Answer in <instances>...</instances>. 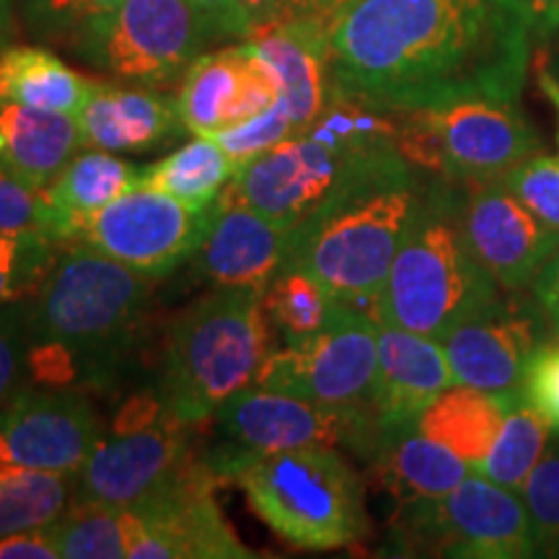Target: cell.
Returning a JSON list of instances; mask_svg holds the SVG:
<instances>
[{"mask_svg":"<svg viewBox=\"0 0 559 559\" xmlns=\"http://www.w3.org/2000/svg\"><path fill=\"white\" fill-rule=\"evenodd\" d=\"M213 417L218 430L228 438L226 449H215L205 456L210 472L218 479H223L234 461L243 456L311 445L334 449L345 443L362 459H370L379 445V428L370 415L332 409L300 396L260 389L254 383L230 394Z\"/></svg>","mask_w":559,"mask_h":559,"instance_id":"cell-12","label":"cell"},{"mask_svg":"<svg viewBox=\"0 0 559 559\" xmlns=\"http://www.w3.org/2000/svg\"><path fill=\"white\" fill-rule=\"evenodd\" d=\"M521 396L559 430V342L547 340L531 355L521 379Z\"/></svg>","mask_w":559,"mask_h":559,"instance_id":"cell-39","label":"cell"},{"mask_svg":"<svg viewBox=\"0 0 559 559\" xmlns=\"http://www.w3.org/2000/svg\"><path fill=\"white\" fill-rule=\"evenodd\" d=\"M453 383L451 362L438 340L379 321V373L373 389L379 443L391 432L417 425L423 409Z\"/></svg>","mask_w":559,"mask_h":559,"instance_id":"cell-21","label":"cell"},{"mask_svg":"<svg viewBox=\"0 0 559 559\" xmlns=\"http://www.w3.org/2000/svg\"><path fill=\"white\" fill-rule=\"evenodd\" d=\"M223 479L236 481L249 508L296 549H342L368 534L362 481L337 449L311 445L243 456Z\"/></svg>","mask_w":559,"mask_h":559,"instance_id":"cell-6","label":"cell"},{"mask_svg":"<svg viewBox=\"0 0 559 559\" xmlns=\"http://www.w3.org/2000/svg\"><path fill=\"white\" fill-rule=\"evenodd\" d=\"M519 495L528 510L539 557H559V438L549 440Z\"/></svg>","mask_w":559,"mask_h":559,"instance_id":"cell-35","label":"cell"},{"mask_svg":"<svg viewBox=\"0 0 559 559\" xmlns=\"http://www.w3.org/2000/svg\"><path fill=\"white\" fill-rule=\"evenodd\" d=\"M376 373L379 321L340 300L324 330L285 342L283 349H270L257 370L254 386L373 417Z\"/></svg>","mask_w":559,"mask_h":559,"instance_id":"cell-11","label":"cell"},{"mask_svg":"<svg viewBox=\"0 0 559 559\" xmlns=\"http://www.w3.org/2000/svg\"><path fill=\"white\" fill-rule=\"evenodd\" d=\"M293 135H296V130H293L290 109L283 96H277V102L272 104L267 111L236 124V128L223 130L213 138L218 140L221 148L234 158L236 169H241L243 164H249V160L262 156V153H267L270 148H275V145Z\"/></svg>","mask_w":559,"mask_h":559,"instance_id":"cell-37","label":"cell"},{"mask_svg":"<svg viewBox=\"0 0 559 559\" xmlns=\"http://www.w3.org/2000/svg\"><path fill=\"white\" fill-rule=\"evenodd\" d=\"M456 187L461 226L477 262L500 290L531 288L559 247V230L536 218L502 181Z\"/></svg>","mask_w":559,"mask_h":559,"instance_id":"cell-16","label":"cell"},{"mask_svg":"<svg viewBox=\"0 0 559 559\" xmlns=\"http://www.w3.org/2000/svg\"><path fill=\"white\" fill-rule=\"evenodd\" d=\"M234 174V158L221 148L218 140L194 138L156 164L143 166L138 185L166 192L190 205H213Z\"/></svg>","mask_w":559,"mask_h":559,"instance_id":"cell-29","label":"cell"},{"mask_svg":"<svg viewBox=\"0 0 559 559\" xmlns=\"http://www.w3.org/2000/svg\"><path fill=\"white\" fill-rule=\"evenodd\" d=\"M423 194L425 181L400 148L381 153L293 226L283 270L306 272L373 313Z\"/></svg>","mask_w":559,"mask_h":559,"instance_id":"cell-2","label":"cell"},{"mask_svg":"<svg viewBox=\"0 0 559 559\" xmlns=\"http://www.w3.org/2000/svg\"><path fill=\"white\" fill-rule=\"evenodd\" d=\"M29 353V309L21 304L0 309V409L19 394Z\"/></svg>","mask_w":559,"mask_h":559,"instance_id":"cell-38","label":"cell"},{"mask_svg":"<svg viewBox=\"0 0 559 559\" xmlns=\"http://www.w3.org/2000/svg\"><path fill=\"white\" fill-rule=\"evenodd\" d=\"M391 115L402 156L415 169L453 185L500 181L542 151L539 135L515 102L464 99Z\"/></svg>","mask_w":559,"mask_h":559,"instance_id":"cell-8","label":"cell"},{"mask_svg":"<svg viewBox=\"0 0 559 559\" xmlns=\"http://www.w3.org/2000/svg\"><path fill=\"white\" fill-rule=\"evenodd\" d=\"M277 96V79L243 41L221 52H202L181 75V128L194 138H213L267 111Z\"/></svg>","mask_w":559,"mask_h":559,"instance_id":"cell-19","label":"cell"},{"mask_svg":"<svg viewBox=\"0 0 559 559\" xmlns=\"http://www.w3.org/2000/svg\"><path fill=\"white\" fill-rule=\"evenodd\" d=\"M531 290H534V298L539 300L547 317L559 313V247L551 254V260L544 264L539 275H536L534 283H531Z\"/></svg>","mask_w":559,"mask_h":559,"instance_id":"cell-46","label":"cell"},{"mask_svg":"<svg viewBox=\"0 0 559 559\" xmlns=\"http://www.w3.org/2000/svg\"><path fill=\"white\" fill-rule=\"evenodd\" d=\"M241 41L277 79L296 135L309 130L332 99L330 21L288 16Z\"/></svg>","mask_w":559,"mask_h":559,"instance_id":"cell-20","label":"cell"},{"mask_svg":"<svg viewBox=\"0 0 559 559\" xmlns=\"http://www.w3.org/2000/svg\"><path fill=\"white\" fill-rule=\"evenodd\" d=\"M122 0H32V13L52 32H79L91 19L102 16Z\"/></svg>","mask_w":559,"mask_h":559,"instance_id":"cell-42","label":"cell"},{"mask_svg":"<svg viewBox=\"0 0 559 559\" xmlns=\"http://www.w3.org/2000/svg\"><path fill=\"white\" fill-rule=\"evenodd\" d=\"M169 415V409L164 407L158 394H138L122 404V409L117 412L115 425H111V432L115 436H124V432H135L148 428V425L158 423L160 417Z\"/></svg>","mask_w":559,"mask_h":559,"instance_id":"cell-45","label":"cell"},{"mask_svg":"<svg viewBox=\"0 0 559 559\" xmlns=\"http://www.w3.org/2000/svg\"><path fill=\"white\" fill-rule=\"evenodd\" d=\"M368 461L376 481L394 498L396 508L449 495L474 472L456 453L423 436L417 425L383 438Z\"/></svg>","mask_w":559,"mask_h":559,"instance_id":"cell-26","label":"cell"},{"mask_svg":"<svg viewBox=\"0 0 559 559\" xmlns=\"http://www.w3.org/2000/svg\"><path fill=\"white\" fill-rule=\"evenodd\" d=\"M221 202V200H218ZM293 226L247 205H223L190 260L215 285L267 288L283 270Z\"/></svg>","mask_w":559,"mask_h":559,"instance_id":"cell-22","label":"cell"},{"mask_svg":"<svg viewBox=\"0 0 559 559\" xmlns=\"http://www.w3.org/2000/svg\"><path fill=\"white\" fill-rule=\"evenodd\" d=\"M75 477L0 464V536L45 528L68 510Z\"/></svg>","mask_w":559,"mask_h":559,"instance_id":"cell-30","label":"cell"},{"mask_svg":"<svg viewBox=\"0 0 559 559\" xmlns=\"http://www.w3.org/2000/svg\"><path fill=\"white\" fill-rule=\"evenodd\" d=\"M218 210L221 202L190 205L166 192L135 185L102 207L83 226L79 241L143 275L160 277L190 260Z\"/></svg>","mask_w":559,"mask_h":559,"instance_id":"cell-13","label":"cell"},{"mask_svg":"<svg viewBox=\"0 0 559 559\" xmlns=\"http://www.w3.org/2000/svg\"><path fill=\"white\" fill-rule=\"evenodd\" d=\"M534 39L526 0H349L330 21L332 91L383 111L519 102Z\"/></svg>","mask_w":559,"mask_h":559,"instance_id":"cell-1","label":"cell"},{"mask_svg":"<svg viewBox=\"0 0 559 559\" xmlns=\"http://www.w3.org/2000/svg\"><path fill=\"white\" fill-rule=\"evenodd\" d=\"M290 3V16H317L324 21H332L342 5L349 0H288Z\"/></svg>","mask_w":559,"mask_h":559,"instance_id":"cell-49","label":"cell"},{"mask_svg":"<svg viewBox=\"0 0 559 559\" xmlns=\"http://www.w3.org/2000/svg\"><path fill=\"white\" fill-rule=\"evenodd\" d=\"M549 317L523 290L506 293L445 334L453 379L485 391H515L531 355L549 340Z\"/></svg>","mask_w":559,"mask_h":559,"instance_id":"cell-17","label":"cell"},{"mask_svg":"<svg viewBox=\"0 0 559 559\" xmlns=\"http://www.w3.org/2000/svg\"><path fill=\"white\" fill-rule=\"evenodd\" d=\"M500 296L464 236L459 187L432 177L370 317L440 342Z\"/></svg>","mask_w":559,"mask_h":559,"instance_id":"cell-4","label":"cell"},{"mask_svg":"<svg viewBox=\"0 0 559 559\" xmlns=\"http://www.w3.org/2000/svg\"><path fill=\"white\" fill-rule=\"evenodd\" d=\"M0 559H60L50 526L0 536Z\"/></svg>","mask_w":559,"mask_h":559,"instance_id":"cell-44","label":"cell"},{"mask_svg":"<svg viewBox=\"0 0 559 559\" xmlns=\"http://www.w3.org/2000/svg\"><path fill=\"white\" fill-rule=\"evenodd\" d=\"M262 288L218 285L174 321L158 396L174 417L200 425L254 383L270 355Z\"/></svg>","mask_w":559,"mask_h":559,"instance_id":"cell-5","label":"cell"},{"mask_svg":"<svg viewBox=\"0 0 559 559\" xmlns=\"http://www.w3.org/2000/svg\"><path fill=\"white\" fill-rule=\"evenodd\" d=\"M391 148H396L391 111L332 91L309 130L236 169L218 200L296 226L355 171Z\"/></svg>","mask_w":559,"mask_h":559,"instance_id":"cell-3","label":"cell"},{"mask_svg":"<svg viewBox=\"0 0 559 559\" xmlns=\"http://www.w3.org/2000/svg\"><path fill=\"white\" fill-rule=\"evenodd\" d=\"M218 477L200 459L169 487L132 508H122L132 559H247L243 547L215 500Z\"/></svg>","mask_w":559,"mask_h":559,"instance_id":"cell-14","label":"cell"},{"mask_svg":"<svg viewBox=\"0 0 559 559\" xmlns=\"http://www.w3.org/2000/svg\"><path fill=\"white\" fill-rule=\"evenodd\" d=\"M88 94L91 79H83L50 50L26 45L0 50V102L79 117Z\"/></svg>","mask_w":559,"mask_h":559,"instance_id":"cell-28","label":"cell"},{"mask_svg":"<svg viewBox=\"0 0 559 559\" xmlns=\"http://www.w3.org/2000/svg\"><path fill=\"white\" fill-rule=\"evenodd\" d=\"M539 83H542V88H544V94L549 96V102L555 104V109H557V115H559V88L555 86V83L551 81H547L544 79V75H539Z\"/></svg>","mask_w":559,"mask_h":559,"instance_id":"cell-51","label":"cell"},{"mask_svg":"<svg viewBox=\"0 0 559 559\" xmlns=\"http://www.w3.org/2000/svg\"><path fill=\"white\" fill-rule=\"evenodd\" d=\"M262 304L283 342H296L324 330L337 311L340 298L306 272L283 270L267 283Z\"/></svg>","mask_w":559,"mask_h":559,"instance_id":"cell-32","label":"cell"},{"mask_svg":"<svg viewBox=\"0 0 559 559\" xmlns=\"http://www.w3.org/2000/svg\"><path fill=\"white\" fill-rule=\"evenodd\" d=\"M153 280L88 243H68L34 296L29 340L58 342L88 366H102L138 330Z\"/></svg>","mask_w":559,"mask_h":559,"instance_id":"cell-7","label":"cell"},{"mask_svg":"<svg viewBox=\"0 0 559 559\" xmlns=\"http://www.w3.org/2000/svg\"><path fill=\"white\" fill-rule=\"evenodd\" d=\"M190 428L169 412L143 430L102 438L75 474L73 500L122 510L169 487L202 459Z\"/></svg>","mask_w":559,"mask_h":559,"instance_id":"cell-15","label":"cell"},{"mask_svg":"<svg viewBox=\"0 0 559 559\" xmlns=\"http://www.w3.org/2000/svg\"><path fill=\"white\" fill-rule=\"evenodd\" d=\"M79 358L73 349L58 342H34L29 340V353H26V370L29 379L39 386L62 389L79 379Z\"/></svg>","mask_w":559,"mask_h":559,"instance_id":"cell-41","label":"cell"},{"mask_svg":"<svg viewBox=\"0 0 559 559\" xmlns=\"http://www.w3.org/2000/svg\"><path fill=\"white\" fill-rule=\"evenodd\" d=\"M79 151V117L0 102V166L26 187L45 192Z\"/></svg>","mask_w":559,"mask_h":559,"instance_id":"cell-25","label":"cell"},{"mask_svg":"<svg viewBox=\"0 0 559 559\" xmlns=\"http://www.w3.org/2000/svg\"><path fill=\"white\" fill-rule=\"evenodd\" d=\"M60 249L45 230L0 234V309L37 296Z\"/></svg>","mask_w":559,"mask_h":559,"instance_id":"cell-34","label":"cell"},{"mask_svg":"<svg viewBox=\"0 0 559 559\" xmlns=\"http://www.w3.org/2000/svg\"><path fill=\"white\" fill-rule=\"evenodd\" d=\"M241 5L247 9L254 32L262 29V26H270V24H275V21H283L290 16L288 0H241Z\"/></svg>","mask_w":559,"mask_h":559,"instance_id":"cell-47","label":"cell"},{"mask_svg":"<svg viewBox=\"0 0 559 559\" xmlns=\"http://www.w3.org/2000/svg\"><path fill=\"white\" fill-rule=\"evenodd\" d=\"M213 39L192 0H122L75 32V50L115 79L153 88L179 81Z\"/></svg>","mask_w":559,"mask_h":559,"instance_id":"cell-10","label":"cell"},{"mask_svg":"<svg viewBox=\"0 0 559 559\" xmlns=\"http://www.w3.org/2000/svg\"><path fill=\"white\" fill-rule=\"evenodd\" d=\"M45 223L47 210L41 192L26 187L24 181H19L11 171L0 166V234L45 230Z\"/></svg>","mask_w":559,"mask_h":559,"instance_id":"cell-40","label":"cell"},{"mask_svg":"<svg viewBox=\"0 0 559 559\" xmlns=\"http://www.w3.org/2000/svg\"><path fill=\"white\" fill-rule=\"evenodd\" d=\"M194 9L205 16L218 37L230 39H247L254 26L241 0H192Z\"/></svg>","mask_w":559,"mask_h":559,"instance_id":"cell-43","label":"cell"},{"mask_svg":"<svg viewBox=\"0 0 559 559\" xmlns=\"http://www.w3.org/2000/svg\"><path fill=\"white\" fill-rule=\"evenodd\" d=\"M5 29H9V0H0V39H3Z\"/></svg>","mask_w":559,"mask_h":559,"instance_id":"cell-52","label":"cell"},{"mask_svg":"<svg viewBox=\"0 0 559 559\" xmlns=\"http://www.w3.org/2000/svg\"><path fill=\"white\" fill-rule=\"evenodd\" d=\"M549 432V419L539 409L531 407L519 394V400L508 409L506 423H502V430L498 440H495L492 451L481 461L477 472L492 479L495 485L521 492L528 474L534 472V466L539 464L544 451H547Z\"/></svg>","mask_w":559,"mask_h":559,"instance_id":"cell-31","label":"cell"},{"mask_svg":"<svg viewBox=\"0 0 559 559\" xmlns=\"http://www.w3.org/2000/svg\"><path fill=\"white\" fill-rule=\"evenodd\" d=\"M104 438L88 400L66 389H21L0 409V464L75 477Z\"/></svg>","mask_w":559,"mask_h":559,"instance_id":"cell-18","label":"cell"},{"mask_svg":"<svg viewBox=\"0 0 559 559\" xmlns=\"http://www.w3.org/2000/svg\"><path fill=\"white\" fill-rule=\"evenodd\" d=\"M539 75H544V79L551 81L559 88V29L544 39V50L539 58Z\"/></svg>","mask_w":559,"mask_h":559,"instance_id":"cell-50","label":"cell"},{"mask_svg":"<svg viewBox=\"0 0 559 559\" xmlns=\"http://www.w3.org/2000/svg\"><path fill=\"white\" fill-rule=\"evenodd\" d=\"M534 37L544 41L559 29V0H526Z\"/></svg>","mask_w":559,"mask_h":559,"instance_id":"cell-48","label":"cell"},{"mask_svg":"<svg viewBox=\"0 0 559 559\" xmlns=\"http://www.w3.org/2000/svg\"><path fill=\"white\" fill-rule=\"evenodd\" d=\"M60 559H124L128 531L120 508L73 500L58 521L50 523Z\"/></svg>","mask_w":559,"mask_h":559,"instance_id":"cell-33","label":"cell"},{"mask_svg":"<svg viewBox=\"0 0 559 559\" xmlns=\"http://www.w3.org/2000/svg\"><path fill=\"white\" fill-rule=\"evenodd\" d=\"M396 555L461 559L539 557L528 510L513 489L472 472L449 495L396 508Z\"/></svg>","mask_w":559,"mask_h":559,"instance_id":"cell-9","label":"cell"},{"mask_svg":"<svg viewBox=\"0 0 559 559\" xmlns=\"http://www.w3.org/2000/svg\"><path fill=\"white\" fill-rule=\"evenodd\" d=\"M143 166L117 158V153L86 148L68 160L41 192L47 210L45 230L60 247L79 241L86 223L140 181Z\"/></svg>","mask_w":559,"mask_h":559,"instance_id":"cell-24","label":"cell"},{"mask_svg":"<svg viewBox=\"0 0 559 559\" xmlns=\"http://www.w3.org/2000/svg\"><path fill=\"white\" fill-rule=\"evenodd\" d=\"M519 394L521 391H485L453 383L423 409L417 430L445 445L477 472L492 451Z\"/></svg>","mask_w":559,"mask_h":559,"instance_id":"cell-27","label":"cell"},{"mask_svg":"<svg viewBox=\"0 0 559 559\" xmlns=\"http://www.w3.org/2000/svg\"><path fill=\"white\" fill-rule=\"evenodd\" d=\"M83 148L143 153L181 132L177 99L156 91L91 81V94L79 111Z\"/></svg>","mask_w":559,"mask_h":559,"instance_id":"cell-23","label":"cell"},{"mask_svg":"<svg viewBox=\"0 0 559 559\" xmlns=\"http://www.w3.org/2000/svg\"><path fill=\"white\" fill-rule=\"evenodd\" d=\"M549 324H551V340L559 342V313H555V317H549Z\"/></svg>","mask_w":559,"mask_h":559,"instance_id":"cell-53","label":"cell"},{"mask_svg":"<svg viewBox=\"0 0 559 559\" xmlns=\"http://www.w3.org/2000/svg\"><path fill=\"white\" fill-rule=\"evenodd\" d=\"M536 218L559 230V160L544 153L523 158L500 179Z\"/></svg>","mask_w":559,"mask_h":559,"instance_id":"cell-36","label":"cell"}]
</instances>
